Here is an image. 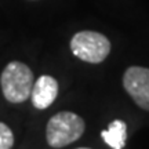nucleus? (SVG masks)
I'll use <instances>...</instances> for the list:
<instances>
[{"instance_id": "obj_3", "label": "nucleus", "mask_w": 149, "mask_h": 149, "mask_svg": "<svg viewBox=\"0 0 149 149\" xmlns=\"http://www.w3.org/2000/svg\"><path fill=\"white\" fill-rule=\"evenodd\" d=\"M70 50L84 62L100 64L111 53V42L102 33L83 31L72 37Z\"/></svg>"}, {"instance_id": "obj_4", "label": "nucleus", "mask_w": 149, "mask_h": 149, "mask_svg": "<svg viewBox=\"0 0 149 149\" xmlns=\"http://www.w3.org/2000/svg\"><path fill=\"white\" fill-rule=\"evenodd\" d=\"M123 86L134 102L149 111V69L142 66H130L123 76Z\"/></svg>"}, {"instance_id": "obj_8", "label": "nucleus", "mask_w": 149, "mask_h": 149, "mask_svg": "<svg viewBox=\"0 0 149 149\" xmlns=\"http://www.w3.org/2000/svg\"><path fill=\"white\" fill-rule=\"evenodd\" d=\"M77 149H90V148H77Z\"/></svg>"}, {"instance_id": "obj_6", "label": "nucleus", "mask_w": 149, "mask_h": 149, "mask_svg": "<svg viewBox=\"0 0 149 149\" xmlns=\"http://www.w3.org/2000/svg\"><path fill=\"white\" fill-rule=\"evenodd\" d=\"M102 139L113 149H123L127 138V126L123 120H113L108 130L101 133Z\"/></svg>"}, {"instance_id": "obj_7", "label": "nucleus", "mask_w": 149, "mask_h": 149, "mask_svg": "<svg viewBox=\"0 0 149 149\" xmlns=\"http://www.w3.org/2000/svg\"><path fill=\"white\" fill-rule=\"evenodd\" d=\"M13 145H14V135L11 128L4 123H0V149H11Z\"/></svg>"}, {"instance_id": "obj_5", "label": "nucleus", "mask_w": 149, "mask_h": 149, "mask_svg": "<svg viewBox=\"0 0 149 149\" xmlns=\"http://www.w3.org/2000/svg\"><path fill=\"white\" fill-rule=\"evenodd\" d=\"M57 95H58V83L51 76L43 74L33 83L31 98L33 107L37 109L48 108L55 101Z\"/></svg>"}, {"instance_id": "obj_1", "label": "nucleus", "mask_w": 149, "mask_h": 149, "mask_svg": "<svg viewBox=\"0 0 149 149\" xmlns=\"http://www.w3.org/2000/svg\"><path fill=\"white\" fill-rule=\"evenodd\" d=\"M0 86L6 100L11 104L25 102L31 97L33 87V73L28 65L13 61L4 68L0 76Z\"/></svg>"}, {"instance_id": "obj_2", "label": "nucleus", "mask_w": 149, "mask_h": 149, "mask_svg": "<svg viewBox=\"0 0 149 149\" xmlns=\"http://www.w3.org/2000/svg\"><path fill=\"white\" fill-rule=\"evenodd\" d=\"M84 120L73 112H59L47 123L46 138L51 148H64L84 133Z\"/></svg>"}]
</instances>
